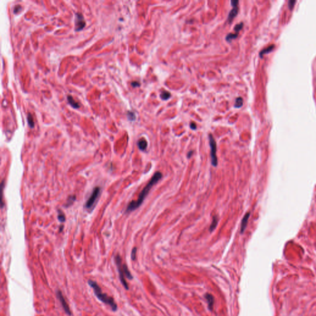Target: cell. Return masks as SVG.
I'll return each mask as SVG.
<instances>
[{
	"mask_svg": "<svg viewBox=\"0 0 316 316\" xmlns=\"http://www.w3.org/2000/svg\"><path fill=\"white\" fill-rule=\"evenodd\" d=\"M162 174L160 172H156L153 175V176L152 177V178L151 179L150 182L148 183V184L145 186L144 188L142 190L141 192L140 193L137 200L132 201V202H130L129 204L127 209H126V212H132V211H135L136 209H137L138 207H140L143 202V201L145 200V198H146V196L150 192L151 188L156 184H157L158 181L162 178Z\"/></svg>",
	"mask_w": 316,
	"mask_h": 316,
	"instance_id": "6da1fadb",
	"label": "cell"
},
{
	"mask_svg": "<svg viewBox=\"0 0 316 316\" xmlns=\"http://www.w3.org/2000/svg\"><path fill=\"white\" fill-rule=\"evenodd\" d=\"M88 285L91 287V288L93 290L94 293H95L96 296L101 301H102L104 304L109 305V306L111 307L112 310H114V311L117 310V309H118V305L115 303L114 298H112L111 296L108 295L105 293L103 292L100 287H99L98 284L96 282L93 281V280H89L88 281Z\"/></svg>",
	"mask_w": 316,
	"mask_h": 316,
	"instance_id": "7a4b0ae2",
	"label": "cell"
},
{
	"mask_svg": "<svg viewBox=\"0 0 316 316\" xmlns=\"http://www.w3.org/2000/svg\"><path fill=\"white\" fill-rule=\"evenodd\" d=\"M114 261L115 263L116 264L117 268H118V269L119 274V278L120 282H121L122 285L124 286V288H125L126 290H129V285H128V283H127V282H126L125 278V274H124L123 266H122L123 265V263L122 262V259L119 254H117L116 256H115Z\"/></svg>",
	"mask_w": 316,
	"mask_h": 316,
	"instance_id": "3957f363",
	"label": "cell"
},
{
	"mask_svg": "<svg viewBox=\"0 0 316 316\" xmlns=\"http://www.w3.org/2000/svg\"><path fill=\"white\" fill-rule=\"evenodd\" d=\"M209 141L211 148V163H212L213 166L216 167L217 165V145H216V142L215 141L214 138L213 137V136L211 134L209 135Z\"/></svg>",
	"mask_w": 316,
	"mask_h": 316,
	"instance_id": "277c9868",
	"label": "cell"
},
{
	"mask_svg": "<svg viewBox=\"0 0 316 316\" xmlns=\"http://www.w3.org/2000/svg\"><path fill=\"white\" fill-rule=\"evenodd\" d=\"M100 188L98 187V186H96V187H95V188L93 189V192H92L91 195H90V198L88 199L87 201L85 203V208L89 209L93 206L94 204H95L96 201L98 198L99 193H100Z\"/></svg>",
	"mask_w": 316,
	"mask_h": 316,
	"instance_id": "5b68a950",
	"label": "cell"
},
{
	"mask_svg": "<svg viewBox=\"0 0 316 316\" xmlns=\"http://www.w3.org/2000/svg\"><path fill=\"white\" fill-rule=\"evenodd\" d=\"M56 295H57V297H58V299H59L60 303H61L62 306H63V308L64 309V310L65 313H66L67 315H70L71 312H70V309H69V306L68 304L67 303L66 301H65V299H64V298L63 294L61 293V291L60 290L57 291Z\"/></svg>",
	"mask_w": 316,
	"mask_h": 316,
	"instance_id": "8992f818",
	"label": "cell"
},
{
	"mask_svg": "<svg viewBox=\"0 0 316 316\" xmlns=\"http://www.w3.org/2000/svg\"><path fill=\"white\" fill-rule=\"evenodd\" d=\"M231 3L232 6H233V9L230 11V12H229L228 14V21L229 22H231L232 21H233L234 17H236L238 12V1H237V0H233V1H231Z\"/></svg>",
	"mask_w": 316,
	"mask_h": 316,
	"instance_id": "52a82bcc",
	"label": "cell"
},
{
	"mask_svg": "<svg viewBox=\"0 0 316 316\" xmlns=\"http://www.w3.org/2000/svg\"><path fill=\"white\" fill-rule=\"evenodd\" d=\"M85 26V21L81 14L77 13L75 16V30L79 31L82 30Z\"/></svg>",
	"mask_w": 316,
	"mask_h": 316,
	"instance_id": "ba28073f",
	"label": "cell"
},
{
	"mask_svg": "<svg viewBox=\"0 0 316 316\" xmlns=\"http://www.w3.org/2000/svg\"><path fill=\"white\" fill-rule=\"evenodd\" d=\"M249 216H250V213L248 212V213H246V214L244 215V217H243L242 221H241V227H240L241 233H243V232H244V230H245L246 226H247L248 219H249Z\"/></svg>",
	"mask_w": 316,
	"mask_h": 316,
	"instance_id": "9c48e42d",
	"label": "cell"
},
{
	"mask_svg": "<svg viewBox=\"0 0 316 316\" xmlns=\"http://www.w3.org/2000/svg\"><path fill=\"white\" fill-rule=\"evenodd\" d=\"M205 298L207 300V304H208V306H209V309H210L211 310H212L213 308V306H214V297H213V296L211 294L206 293L205 294Z\"/></svg>",
	"mask_w": 316,
	"mask_h": 316,
	"instance_id": "30bf717a",
	"label": "cell"
},
{
	"mask_svg": "<svg viewBox=\"0 0 316 316\" xmlns=\"http://www.w3.org/2000/svg\"><path fill=\"white\" fill-rule=\"evenodd\" d=\"M67 100H68L69 104H70V106H72V107H73L74 108H75V109H77V108H79V104H78L76 102L75 100H74V99L73 98V97H72V96H70V95L67 96Z\"/></svg>",
	"mask_w": 316,
	"mask_h": 316,
	"instance_id": "8fae6325",
	"label": "cell"
},
{
	"mask_svg": "<svg viewBox=\"0 0 316 316\" xmlns=\"http://www.w3.org/2000/svg\"><path fill=\"white\" fill-rule=\"evenodd\" d=\"M147 145H148V143H147V141L145 139L140 140L138 142V146L139 147L140 150H141V151H145L146 150Z\"/></svg>",
	"mask_w": 316,
	"mask_h": 316,
	"instance_id": "7c38bea8",
	"label": "cell"
},
{
	"mask_svg": "<svg viewBox=\"0 0 316 316\" xmlns=\"http://www.w3.org/2000/svg\"><path fill=\"white\" fill-rule=\"evenodd\" d=\"M218 217L217 216H214V217H213V219H212V223H211V225L210 227H209V231L210 232H212L213 230H215V228H216V227H217V223H218Z\"/></svg>",
	"mask_w": 316,
	"mask_h": 316,
	"instance_id": "4fadbf2b",
	"label": "cell"
},
{
	"mask_svg": "<svg viewBox=\"0 0 316 316\" xmlns=\"http://www.w3.org/2000/svg\"><path fill=\"white\" fill-rule=\"evenodd\" d=\"M123 269L124 271V274H125V277H127V278H129V279L132 280L133 278V276L131 274V273L130 272V271H129V269H128L127 265H126L125 264H123Z\"/></svg>",
	"mask_w": 316,
	"mask_h": 316,
	"instance_id": "5bb4252c",
	"label": "cell"
},
{
	"mask_svg": "<svg viewBox=\"0 0 316 316\" xmlns=\"http://www.w3.org/2000/svg\"><path fill=\"white\" fill-rule=\"evenodd\" d=\"M274 47H275V46L272 45L269 46V47H268L267 48H266L263 49L259 53V56L262 58V57L263 56L264 54H266V53H268L271 52V51H272L273 49L274 48Z\"/></svg>",
	"mask_w": 316,
	"mask_h": 316,
	"instance_id": "9a60e30c",
	"label": "cell"
},
{
	"mask_svg": "<svg viewBox=\"0 0 316 316\" xmlns=\"http://www.w3.org/2000/svg\"><path fill=\"white\" fill-rule=\"evenodd\" d=\"M75 195H72V196H70L69 197L68 200H67V202H66V203H65V206L66 207H68V206H69L72 205V204H73L74 202L75 201Z\"/></svg>",
	"mask_w": 316,
	"mask_h": 316,
	"instance_id": "2e32d148",
	"label": "cell"
},
{
	"mask_svg": "<svg viewBox=\"0 0 316 316\" xmlns=\"http://www.w3.org/2000/svg\"><path fill=\"white\" fill-rule=\"evenodd\" d=\"M243 98L241 97H238L237 99H236L235 100V107L239 108H241V106H243Z\"/></svg>",
	"mask_w": 316,
	"mask_h": 316,
	"instance_id": "e0dca14e",
	"label": "cell"
},
{
	"mask_svg": "<svg viewBox=\"0 0 316 316\" xmlns=\"http://www.w3.org/2000/svg\"><path fill=\"white\" fill-rule=\"evenodd\" d=\"M170 97V93L167 91H162L161 93V98L163 100L168 99Z\"/></svg>",
	"mask_w": 316,
	"mask_h": 316,
	"instance_id": "ac0fdd59",
	"label": "cell"
},
{
	"mask_svg": "<svg viewBox=\"0 0 316 316\" xmlns=\"http://www.w3.org/2000/svg\"><path fill=\"white\" fill-rule=\"evenodd\" d=\"M238 33H229L227 35L226 37V40L228 41V42H231L232 40H233V39H235L237 38L238 37Z\"/></svg>",
	"mask_w": 316,
	"mask_h": 316,
	"instance_id": "d6986e66",
	"label": "cell"
},
{
	"mask_svg": "<svg viewBox=\"0 0 316 316\" xmlns=\"http://www.w3.org/2000/svg\"><path fill=\"white\" fill-rule=\"evenodd\" d=\"M27 121H28V125H29L30 127L31 128H33V127H34V122H33V118H32V116L31 114H30V113L28 114Z\"/></svg>",
	"mask_w": 316,
	"mask_h": 316,
	"instance_id": "ffe728a7",
	"label": "cell"
},
{
	"mask_svg": "<svg viewBox=\"0 0 316 316\" xmlns=\"http://www.w3.org/2000/svg\"><path fill=\"white\" fill-rule=\"evenodd\" d=\"M58 219L61 222H64L65 221V217L64 213L62 212L61 210L59 211V214H58Z\"/></svg>",
	"mask_w": 316,
	"mask_h": 316,
	"instance_id": "44dd1931",
	"label": "cell"
},
{
	"mask_svg": "<svg viewBox=\"0 0 316 316\" xmlns=\"http://www.w3.org/2000/svg\"><path fill=\"white\" fill-rule=\"evenodd\" d=\"M243 27V23L241 22V23H239V24H238L236 25L235 27H234V30L237 32V33H238V32H239V30H241L242 29Z\"/></svg>",
	"mask_w": 316,
	"mask_h": 316,
	"instance_id": "7402d4cb",
	"label": "cell"
},
{
	"mask_svg": "<svg viewBox=\"0 0 316 316\" xmlns=\"http://www.w3.org/2000/svg\"><path fill=\"white\" fill-rule=\"evenodd\" d=\"M136 248H133L132 253H131V258L132 260H135L136 258Z\"/></svg>",
	"mask_w": 316,
	"mask_h": 316,
	"instance_id": "603a6c76",
	"label": "cell"
},
{
	"mask_svg": "<svg viewBox=\"0 0 316 316\" xmlns=\"http://www.w3.org/2000/svg\"><path fill=\"white\" fill-rule=\"evenodd\" d=\"M128 118H129L130 120H135V114L133 113L129 112V113H128Z\"/></svg>",
	"mask_w": 316,
	"mask_h": 316,
	"instance_id": "cb8c5ba5",
	"label": "cell"
},
{
	"mask_svg": "<svg viewBox=\"0 0 316 316\" xmlns=\"http://www.w3.org/2000/svg\"><path fill=\"white\" fill-rule=\"evenodd\" d=\"M295 3H296V1H292H292H289L288 6H289V8H290V9H292L293 8L294 4H295Z\"/></svg>",
	"mask_w": 316,
	"mask_h": 316,
	"instance_id": "d4e9b609",
	"label": "cell"
},
{
	"mask_svg": "<svg viewBox=\"0 0 316 316\" xmlns=\"http://www.w3.org/2000/svg\"><path fill=\"white\" fill-rule=\"evenodd\" d=\"M132 85L134 87H136V86H140V83L138 81H133V82H132Z\"/></svg>",
	"mask_w": 316,
	"mask_h": 316,
	"instance_id": "484cf974",
	"label": "cell"
},
{
	"mask_svg": "<svg viewBox=\"0 0 316 316\" xmlns=\"http://www.w3.org/2000/svg\"><path fill=\"white\" fill-rule=\"evenodd\" d=\"M190 127H191V129H193V130H195V129H196V124H195V123H191L190 124Z\"/></svg>",
	"mask_w": 316,
	"mask_h": 316,
	"instance_id": "4316f807",
	"label": "cell"
},
{
	"mask_svg": "<svg viewBox=\"0 0 316 316\" xmlns=\"http://www.w3.org/2000/svg\"><path fill=\"white\" fill-rule=\"evenodd\" d=\"M19 8H21L20 6H16L15 7V8H14V13H17V12L19 11Z\"/></svg>",
	"mask_w": 316,
	"mask_h": 316,
	"instance_id": "83f0119b",
	"label": "cell"
},
{
	"mask_svg": "<svg viewBox=\"0 0 316 316\" xmlns=\"http://www.w3.org/2000/svg\"><path fill=\"white\" fill-rule=\"evenodd\" d=\"M193 151H190V152H188V157H191V155H192V154H193Z\"/></svg>",
	"mask_w": 316,
	"mask_h": 316,
	"instance_id": "f1b7e54d",
	"label": "cell"
}]
</instances>
